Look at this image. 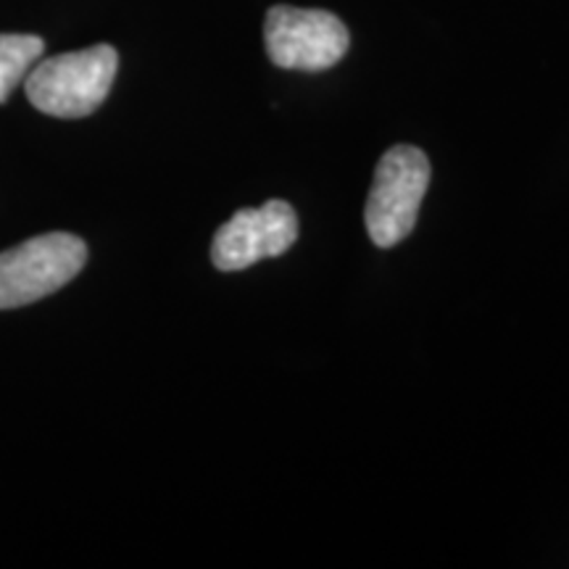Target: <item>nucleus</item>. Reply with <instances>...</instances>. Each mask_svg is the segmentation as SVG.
I'll use <instances>...</instances> for the list:
<instances>
[{
  "label": "nucleus",
  "mask_w": 569,
  "mask_h": 569,
  "mask_svg": "<svg viewBox=\"0 0 569 569\" xmlns=\"http://www.w3.org/2000/svg\"><path fill=\"white\" fill-rule=\"evenodd\" d=\"M42 51L46 42L38 34H0V103L24 82Z\"/></svg>",
  "instance_id": "6"
},
{
  "label": "nucleus",
  "mask_w": 569,
  "mask_h": 569,
  "mask_svg": "<svg viewBox=\"0 0 569 569\" xmlns=\"http://www.w3.org/2000/svg\"><path fill=\"white\" fill-rule=\"evenodd\" d=\"M119 56L111 46H92L40 61L24 77L27 98L34 109L59 119H82L109 98Z\"/></svg>",
  "instance_id": "1"
},
{
  "label": "nucleus",
  "mask_w": 569,
  "mask_h": 569,
  "mask_svg": "<svg viewBox=\"0 0 569 569\" xmlns=\"http://www.w3.org/2000/svg\"><path fill=\"white\" fill-rule=\"evenodd\" d=\"M427 188L430 161L417 146H393L382 153L365 209L367 232L377 248L401 243L415 230Z\"/></svg>",
  "instance_id": "2"
},
{
  "label": "nucleus",
  "mask_w": 569,
  "mask_h": 569,
  "mask_svg": "<svg viewBox=\"0 0 569 569\" xmlns=\"http://www.w3.org/2000/svg\"><path fill=\"white\" fill-rule=\"evenodd\" d=\"M298 238V217L284 201H267L259 209H240L219 227L211 243V261L222 272H240L264 259L282 256Z\"/></svg>",
  "instance_id": "5"
},
{
  "label": "nucleus",
  "mask_w": 569,
  "mask_h": 569,
  "mask_svg": "<svg viewBox=\"0 0 569 569\" xmlns=\"http://www.w3.org/2000/svg\"><path fill=\"white\" fill-rule=\"evenodd\" d=\"M88 261V246L69 232H48L0 253V309H19L56 293Z\"/></svg>",
  "instance_id": "3"
},
{
  "label": "nucleus",
  "mask_w": 569,
  "mask_h": 569,
  "mask_svg": "<svg viewBox=\"0 0 569 569\" xmlns=\"http://www.w3.org/2000/svg\"><path fill=\"white\" fill-rule=\"evenodd\" d=\"M264 46L274 67L288 71H325L343 61L351 34L330 11L272 6L264 19Z\"/></svg>",
  "instance_id": "4"
}]
</instances>
